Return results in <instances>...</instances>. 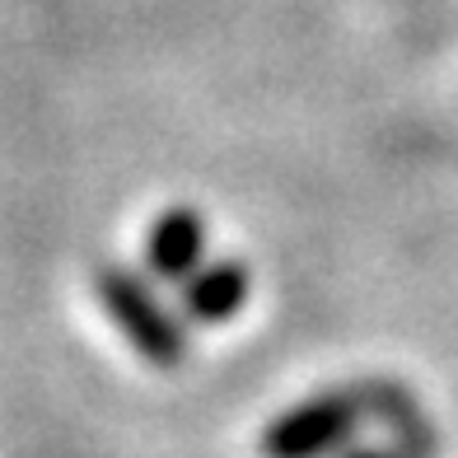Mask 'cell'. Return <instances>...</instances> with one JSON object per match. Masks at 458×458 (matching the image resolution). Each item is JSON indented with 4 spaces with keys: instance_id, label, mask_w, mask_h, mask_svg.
Masks as SVG:
<instances>
[{
    "instance_id": "obj_1",
    "label": "cell",
    "mask_w": 458,
    "mask_h": 458,
    "mask_svg": "<svg viewBox=\"0 0 458 458\" xmlns=\"http://www.w3.org/2000/svg\"><path fill=\"white\" fill-rule=\"evenodd\" d=\"M94 295L108 309V318L117 323V332L136 346V356H145L155 369H178L187 356V332L182 323L159 304V295L145 276L127 272V267L103 262L94 272Z\"/></svg>"
},
{
    "instance_id": "obj_2",
    "label": "cell",
    "mask_w": 458,
    "mask_h": 458,
    "mask_svg": "<svg viewBox=\"0 0 458 458\" xmlns=\"http://www.w3.org/2000/svg\"><path fill=\"white\" fill-rule=\"evenodd\" d=\"M365 421V407L356 388H332L318 398H304L300 407L281 411L262 430V458H332L351 449Z\"/></svg>"
},
{
    "instance_id": "obj_3",
    "label": "cell",
    "mask_w": 458,
    "mask_h": 458,
    "mask_svg": "<svg viewBox=\"0 0 458 458\" xmlns=\"http://www.w3.org/2000/svg\"><path fill=\"white\" fill-rule=\"evenodd\" d=\"M351 388H356L365 416H374V421L393 435V449H398L403 458H440V435H435L430 416L421 411V403H416L403 384H393V379H360Z\"/></svg>"
},
{
    "instance_id": "obj_4",
    "label": "cell",
    "mask_w": 458,
    "mask_h": 458,
    "mask_svg": "<svg viewBox=\"0 0 458 458\" xmlns=\"http://www.w3.org/2000/svg\"><path fill=\"white\" fill-rule=\"evenodd\" d=\"M206 262V220L192 206H169L145 234V272L155 281H187Z\"/></svg>"
},
{
    "instance_id": "obj_5",
    "label": "cell",
    "mask_w": 458,
    "mask_h": 458,
    "mask_svg": "<svg viewBox=\"0 0 458 458\" xmlns=\"http://www.w3.org/2000/svg\"><path fill=\"white\" fill-rule=\"evenodd\" d=\"M182 318H192L201 327H216L225 318H234L248 304V267L243 262H201L192 276L182 281Z\"/></svg>"
},
{
    "instance_id": "obj_6",
    "label": "cell",
    "mask_w": 458,
    "mask_h": 458,
    "mask_svg": "<svg viewBox=\"0 0 458 458\" xmlns=\"http://www.w3.org/2000/svg\"><path fill=\"white\" fill-rule=\"evenodd\" d=\"M337 458H403L398 449H365V445H351V449H342Z\"/></svg>"
}]
</instances>
